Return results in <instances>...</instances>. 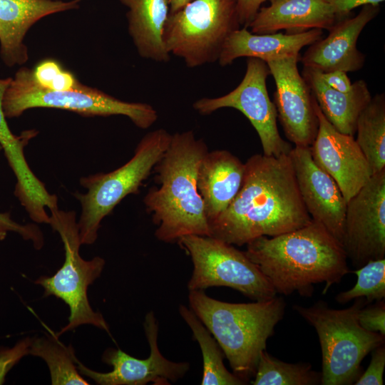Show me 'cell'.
<instances>
[{"instance_id": "obj_7", "label": "cell", "mask_w": 385, "mask_h": 385, "mask_svg": "<svg viewBox=\"0 0 385 385\" xmlns=\"http://www.w3.org/2000/svg\"><path fill=\"white\" fill-rule=\"evenodd\" d=\"M6 118H17L31 108H58L83 116L128 117L141 129L150 128L158 119L156 110L145 103L121 101L97 88L81 85L76 89L51 91L39 86L32 70L20 68L12 78L3 98Z\"/></svg>"}, {"instance_id": "obj_19", "label": "cell", "mask_w": 385, "mask_h": 385, "mask_svg": "<svg viewBox=\"0 0 385 385\" xmlns=\"http://www.w3.org/2000/svg\"><path fill=\"white\" fill-rule=\"evenodd\" d=\"M260 9L248 27L255 34L284 31L296 34L311 29L329 30L337 21L325 0H269Z\"/></svg>"}, {"instance_id": "obj_28", "label": "cell", "mask_w": 385, "mask_h": 385, "mask_svg": "<svg viewBox=\"0 0 385 385\" xmlns=\"http://www.w3.org/2000/svg\"><path fill=\"white\" fill-rule=\"evenodd\" d=\"M321 376L309 363H287L264 350L250 382L253 385H315L321 384Z\"/></svg>"}, {"instance_id": "obj_2", "label": "cell", "mask_w": 385, "mask_h": 385, "mask_svg": "<svg viewBox=\"0 0 385 385\" xmlns=\"http://www.w3.org/2000/svg\"><path fill=\"white\" fill-rule=\"evenodd\" d=\"M244 252L267 278L276 293L311 297L313 285L324 283L323 294L350 272L345 251L320 223L274 237L250 241Z\"/></svg>"}, {"instance_id": "obj_12", "label": "cell", "mask_w": 385, "mask_h": 385, "mask_svg": "<svg viewBox=\"0 0 385 385\" xmlns=\"http://www.w3.org/2000/svg\"><path fill=\"white\" fill-rule=\"evenodd\" d=\"M342 247L357 269L385 258V168L346 202Z\"/></svg>"}, {"instance_id": "obj_30", "label": "cell", "mask_w": 385, "mask_h": 385, "mask_svg": "<svg viewBox=\"0 0 385 385\" xmlns=\"http://www.w3.org/2000/svg\"><path fill=\"white\" fill-rule=\"evenodd\" d=\"M31 70L35 82L45 89L62 91L73 90L81 85L71 71L63 69L54 59H44Z\"/></svg>"}, {"instance_id": "obj_31", "label": "cell", "mask_w": 385, "mask_h": 385, "mask_svg": "<svg viewBox=\"0 0 385 385\" xmlns=\"http://www.w3.org/2000/svg\"><path fill=\"white\" fill-rule=\"evenodd\" d=\"M371 359L368 368L362 372L354 382L355 385H382L383 374L385 366L384 344L371 351Z\"/></svg>"}, {"instance_id": "obj_16", "label": "cell", "mask_w": 385, "mask_h": 385, "mask_svg": "<svg viewBox=\"0 0 385 385\" xmlns=\"http://www.w3.org/2000/svg\"><path fill=\"white\" fill-rule=\"evenodd\" d=\"M289 155L307 212L342 245L346 201L339 186L314 161L310 147L294 146Z\"/></svg>"}, {"instance_id": "obj_3", "label": "cell", "mask_w": 385, "mask_h": 385, "mask_svg": "<svg viewBox=\"0 0 385 385\" xmlns=\"http://www.w3.org/2000/svg\"><path fill=\"white\" fill-rule=\"evenodd\" d=\"M208 151L192 130L172 135L167 150L153 170L159 188H151L143 199L157 226L156 238L178 242L185 235L210 236L203 201L197 188L200 163Z\"/></svg>"}, {"instance_id": "obj_38", "label": "cell", "mask_w": 385, "mask_h": 385, "mask_svg": "<svg viewBox=\"0 0 385 385\" xmlns=\"http://www.w3.org/2000/svg\"><path fill=\"white\" fill-rule=\"evenodd\" d=\"M193 0H169L170 13H174Z\"/></svg>"}, {"instance_id": "obj_10", "label": "cell", "mask_w": 385, "mask_h": 385, "mask_svg": "<svg viewBox=\"0 0 385 385\" xmlns=\"http://www.w3.org/2000/svg\"><path fill=\"white\" fill-rule=\"evenodd\" d=\"M190 257L193 270L188 282L190 290L227 287L254 301L277 293L267 278L245 254L232 245L210 236L185 235L177 242Z\"/></svg>"}, {"instance_id": "obj_24", "label": "cell", "mask_w": 385, "mask_h": 385, "mask_svg": "<svg viewBox=\"0 0 385 385\" xmlns=\"http://www.w3.org/2000/svg\"><path fill=\"white\" fill-rule=\"evenodd\" d=\"M128 11V33L139 55L157 62H168L163 34L170 13L169 0H119Z\"/></svg>"}, {"instance_id": "obj_35", "label": "cell", "mask_w": 385, "mask_h": 385, "mask_svg": "<svg viewBox=\"0 0 385 385\" xmlns=\"http://www.w3.org/2000/svg\"><path fill=\"white\" fill-rule=\"evenodd\" d=\"M331 6L337 21L350 16L351 11L365 5L377 6L385 0H325Z\"/></svg>"}, {"instance_id": "obj_13", "label": "cell", "mask_w": 385, "mask_h": 385, "mask_svg": "<svg viewBox=\"0 0 385 385\" xmlns=\"http://www.w3.org/2000/svg\"><path fill=\"white\" fill-rule=\"evenodd\" d=\"M150 355L140 359L133 357L120 349H107L102 359L112 366L111 371H93L76 357V364L81 375L89 377L100 385H169L183 378L190 369L186 361L175 362L166 359L158 344V324L153 311L146 314L144 323Z\"/></svg>"}, {"instance_id": "obj_26", "label": "cell", "mask_w": 385, "mask_h": 385, "mask_svg": "<svg viewBox=\"0 0 385 385\" xmlns=\"http://www.w3.org/2000/svg\"><path fill=\"white\" fill-rule=\"evenodd\" d=\"M179 313L192 331L200 345L202 355V385H242L245 381L230 373L223 363L224 353L211 333L196 314L184 304H180Z\"/></svg>"}, {"instance_id": "obj_33", "label": "cell", "mask_w": 385, "mask_h": 385, "mask_svg": "<svg viewBox=\"0 0 385 385\" xmlns=\"http://www.w3.org/2000/svg\"><path fill=\"white\" fill-rule=\"evenodd\" d=\"M359 322L366 330L385 336L384 299L374 305L362 307L359 313Z\"/></svg>"}, {"instance_id": "obj_9", "label": "cell", "mask_w": 385, "mask_h": 385, "mask_svg": "<svg viewBox=\"0 0 385 385\" xmlns=\"http://www.w3.org/2000/svg\"><path fill=\"white\" fill-rule=\"evenodd\" d=\"M240 27L237 0H193L169 13L163 38L170 54L195 68L218 61L225 41Z\"/></svg>"}, {"instance_id": "obj_1", "label": "cell", "mask_w": 385, "mask_h": 385, "mask_svg": "<svg viewBox=\"0 0 385 385\" xmlns=\"http://www.w3.org/2000/svg\"><path fill=\"white\" fill-rule=\"evenodd\" d=\"M289 154H255L245 163L242 186L228 207L208 222L210 236L242 246L309 224Z\"/></svg>"}, {"instance_id": "obj_34", "label": "cell", "mask_w": 385, "mask_h": 385, "mask_svg": "<svg viewBox=\"0 0 385 385\" xmlns=\"http://www.w3.org/2000/svg\"><path fill=\"white\" fill-rule=\"evenodd\" d=\"M0 229L19 234L24 239L32 241L36 249H40L43 245L42 233L36 226L20 225L14 221L9 213L0 212Z\"/></svg>"}, {"instance_id": "obj_37", "label": "cell", "mask_w": 385, "mask_h": 385, "mask_svg": "<svg viewBox=\"0 0 385 385\" xmlns=\"http://www.w3.org/2000/svg\"><path fill=\"white\" fill-rule=\"evenodd\" d=\"M319 72L323 81L332 88L342 93H349L351 91L352 83L347 76V73L342 71Z\"/></svg>"}, {"instance_id": "obj_6", "label": "cell", "mask_w": 385, "mask_h": 385, "mask_svg": "<svg viewBox=\"0 0 385 385\" xmlns=\"http://www.w3.org/2000/svg\"><path fill=\"white\" fill-rule=\"evenodd\" d=\"M171 137L163 128L150 131L140 140L126 163L111 172L80 179L81 185L87 190L86 193H73L81 205L78 222L81 245L93 244L103 219L127 195L138 192L169 146Z\"/></svg>"}, {"instance_id": "obj_15", "label": "cell", "mask_w": 385, "mask_h": 385, "mask_svg": "<svg viewBox=\"0 0 385 385\" xmlns=\"http://www.w3.org/2000/svg\"><path fill=\"white\" fill-rule=\"evenodd\" d=\"M318 130L310 146L312 159L339 186L346 202L373 173L354 136L338 131L325 118L314 98Z\"/></svg>"}, {"instance_id": "obj_17", "label": "cell", "mask_w": 385, "mask_h": 385, "mask_svg": "<svg viewBox=\"0 0 385 385\" xmlns=\"http://www.w3.org/2000/svg\"><path fill=\"white\" fill-rule=\"evenodd\" d=\"M379 11V5H365L356 16L337 21L328 30L327 37L308 46L299 62L304 67L322 73L360 70L364 66L366 55L357 48L356 42L363 29Z\"/></svg>"}, {"instance_id": "obj_25", "label": "cell", "mask_w": 385, "mask_h": 385, "mask_svg": "<svg viewBox=\"0 0 385 385\" xmlns=\"http://www.w3.org/2000/svg\"><path fill=\"white\" fill-rule=\"evenodd\" d=\"M356 143L372 173L385 168V95L377 93L359 114L356 128Z\"/></svg>"}, {"instance_id": "obj_20", "label": "cell", "mask_w": 385, "mask_h": 385, "mask_svg": "<svg viewBox=\"0 0 385 385\" xmlns=\"http://www.w3.org/2000/svg\"><path fill=\"white\" fill-rule=\"evenodd\" d=\"M245 163L226 150L207 151L197 174V188L208 222L217 218L237 195L244 178Z\"/></svg>"}, {"instance_id": "obj_32", "label": "cell", "mask_w": 385, "mask_h": 385, "mask_svg": "<svg viewBox=\"0 0 385 385\" xmlns=\"http://www.w3.org/2000/svg\"><path fill=\"white\" fill-rule=\"evenodd\" d=\"M31 338L26 337L12 348L0 349V384L5 381V377L11 368L16 364L21 358L29 354Z\"/></svg>"}, {"instance_id": "obj_5", "label": "cell", "mask_w": 385, "mask_h": 385, "mask_svg": "<svg viewBox=\"0 0 385 385\" xmlns=\"http://www.w3.org/2000/svg\"><path fill=\"white\" fill-rule=\"evenodd\" d=\"M363 297L346 309L329 307L322 300L310 307L293 309L316 330L322 356L321 384L349 385L362 373L361 363L373 349L384 344L385 336L368 331L359 322Z\"/></svg>"}, {"instance_id": "obj_29", "label": "cell", "mask_w": 385, "mask_h": 385, "mask_svg": "<svg viewBox=\"0 0 385 385\" xmlns=\"http://www.w3.org/2000/svg\"><path fill=\"white\" fill-rule=\"evenodd\" d=\"M357 280L349 290L339 293L336 301L344 304L356 298L363 297L367 303L385 298V258L371 260L353 271Z\"/></svg>"}, {"instance_id": "obj_21", "label": "cell", "mask_w": 385, "mask_h": 385, "mask_svg": "<svg viewBox=\"0 0 385 385\" xmlns=\"http://www.w3.org/2000/svg\"><path fill=\"white\" fill-rule=\"evenodd\" d=\"M11 79L12 77L0 78V145L16 178L15 195L26 211L36 212L48 205L53 195L33 173L24 155V148L36 136V131L26 130L20 135H16L8 125L2 103Z\"/></svg>"}, {"instance_id": "obj_27", "label": "cell", "mask_w": 385, "mask_h": 385, "mask_svg": "<svg viewBox=\"0 0 385 385\" xmlns=\"http://www.w3.org/2000/svg\"><path fill=\"white\" fill-rule=\"evenodd\" d=\"M56 336L31 338L29 354L43 359L47 364L53 385H88L79 373L73 349L64 346Z\"/></svg>"}, {"instance_id": "obj_18", "label": "cell", "mask_w": 385, "mask_h": 385, "mask_svg": "<svg viewBox=\"0 0 385 385\" xmlns=\"http://www.w3.org/2000/svg\"><path fill=\"white\" fill-rule=\"evenodd\" d=\"M81 0H0V57L8 67L23 65L29 58L24 37L46 16L78 9Z\"/></svg>"}, {"instance_id": "obj_36", "label": "cell", "mask_w": 385, "mask_h": 385, "mask_svg": "<svg viewBox=\"0 0 385 385\" xmlns=\"http://www.w3.org/2000/svg\"><path fill=\"white\" fill-rule=\"evenodd\" d=\"M267 1L269 0H237V9L240 25L248 28L262 4Z\"/></svg>"}, {"instance_id": "obj_14", "label": "cell", "mask_w": 385, "mask_h": 385, "mask_svg": "<svg viewBox=\"0 0 385 385\" xmlns=\"http://www.w3.org/2000/svg\"><path fill=\"white\" fill-rule=\"evenodd\" d=\"M300 56L266 62L274 80L273 103L287 138L294 146L310 147L318 130L314 97L299 71Z\"/></svg>"}, {"instance_id": "obj_23", "label": "cell", "mask_w": 385, "mask_h": 385, "mask_svg": "<svg viewBox=\"0 0 385 385\" xmlns=\"http://www.w3.org/2000/svg\"><path fill=\"white\" fill-rule=\"evenodd\" d=\"M301 75L327 120L340 133L354 136L358 117L372 97L366 82L358 80L350 92L342 93L329 86L319 71L303 67Z\"/></svg>"}, {"instance_id": "obj_8", "label": "cell", "mask_w": 385, "mask_h": 385, "mask_svg": "<svg viewBox=\"0 0 385 385\" xmlns=\"http://www.w3.org/2000/svg\"><path fill=\"white\" fill-rule=\"evenodd\" d=\"M50 212L48 224L61 237L65 260L54 275L42 276L35 283L44 289V297L53 295L69 307L68 323L56 336L82 324H91L111 335L108 323L101 313L93 310L87 295L88 286L100 277L106 262L98 256L91 260L81 257L79 228L73 211L57 208Z\"/></svg>"}, {"instance_id": "obj_22", "label": "cell", "mask_w": 385, "mask_h": 385, "mask_svg": "<svg viewBox=\"0 0 385 385\" xmlns=\"http://www.w3.org/2000/svg\"><path fill=\"white\" fill-rule=\"evenodd\" d=\"M324 35L322 29H314L296 34L282 32L255 34L242 27L232 32L225 41L218 58L221 66H229L238 58H257L265 62L299 55Z\"/></svg>"}, {"instance_id": "obj_39", "label": "cell", "mask_w": 385, "mask_h": 385, "mask_svg": "<svg viewBox=\"0 0 385 385\" xmlns=\"http://www.w3.org/2000/svg\"><path fill=\"white\" fill-rule=\"evenodd\" d=\"M6 231L0 229V241L3 240L6 236Z\"/></svg>"}, {"instance_id": "obj_4", "label": "cell", "mask_w": 385, "mask_h": 385, "mask_svg": "<svg viewBox=\"0 0 385 385\" xmlns=\"http://www.w3.org/2000/svg\"><path fill=\"white\" fill-rule=\"evenodd\" d=\"M190 308L215 339L234 374L245 383L255 376L267 341L283 318L286 302L274 297L251 303H230L189 291Z\"/></svg>"}, {"instance_id": "obj_11", "label": "cell", "mask_w": 385, "mask_h": 385, "mask_svg": "<svg viewBox=\"0 0 385 385\" xmlns=\"http://www.w3.org/2000/svg\"><path fill=\"white\" fill-rule=\"evenodd\" d=\"M246 66L245 76L234 90L220 97L198 99L192 107L201 115H209L223 108H235L257 131L264 155L289 154L292 147L279 133L276 108L267 88L269 67L265 61L251 57L247 58Z\"/></svg>"}]
</instances>
